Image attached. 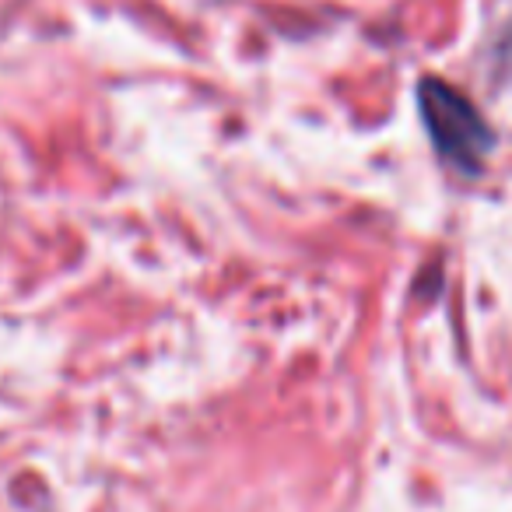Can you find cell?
<instances>
[{
	"instance_id": "1",
	"label": "cell",
	"mask_w": 512,
	"mask_h": 512,
	"mask_svg": "<svg viewBox=\"0 0 512 512\" xmlns=\"http://www.w3.org/2000/svg\"><path fill=\"white\" fill-rule=\"evenodd\" d=\"M418 109L442 162L467 172V176H477L488 162L491 148H495V134L484 123V116L477 113L474 102L442 78H421Z\"/></svg>"
}]
</instances>
